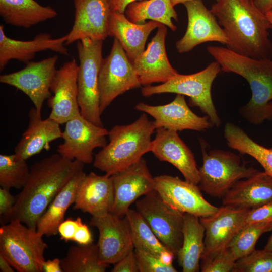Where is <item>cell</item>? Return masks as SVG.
Returning <instances> with one entry per match:
<instances>
[{
  "mask_svg": "<svg viewBox=\"0 0 272 272\" xmlns=\"http://www.w3.org/2000/svg\"><path fill=\"white\" fill-rule=\"evenodd\" d=\"M84 164L54 154L34 163L25 185L16 197L11 212L1 222L18 220L36 229L38 221L48 206Z\"/></svg>",
  "mask_w": 272,
  "mask_h": 272,
  "instance_id": "6da1fadb",
  "label": "cell"
},
{
  "mask_svg": "<svg viewBox=\"0 0 272 272\" xmlns=\"http://www.w3.org/2000/svg\"><path fill=\"white\" fill-rule=\"evenodd\" d=\"M211 11L227 38L226 47L257 59H272V25L253 0H217Z\"/></svg>",
  "mask_w": 272,
  "mask_h": 272,
  "instance_id": "7a4b0ae2",
  "label": "cell"
},
{
  "mask_svg": "<svg viewBox=\"0 0 272 272\" xmlns=\"http://www.w3.org/2000/svg\"><path fill=\"white\" fill-rule=\"evenodd\" d=\"M207 50L222 71L239 75L248 83L252 96L241 108L242 116L254 125L272 120V59L254 58L221 46Z\"/></svg>",
  "mask_w": 272,
  "mask_h": 272,
  "instance_id": "3957f363",
  "label": "cell"
},
{
  "mask_svg": "<svg viewBox=\"0 0 272 272\" xmlns=\"http://www.w3.org/2000/svg\"><path fill=\"white\" fill-rule=\"evenodd\" d=\"M155 130L145 113L130 124L114 126L108 132L109 143L95 154L93 166L109 176L124 170L150 152Z\"/></svg>",
  "mask_w": 272,
  "mask_h": 272,
  "instance_id": "277c9868",
  "label": "cell"
},
{
  "mask_svg": "<svg viewBox=\"0 0 272 272\" xmlns=\"http://www.w3.org/2000/svg\"><path fill=\"white\" fill-rule=\"evenodd\" d=\"M44 235L18 220L0 228V254L19 272H42L48 245Z\"/></svg>",
  "mask_w": 272,
  "mask_h": 272,
  "instance_id": "5b68a950",
  "label": "cell"
},
{
  "mask_svg": "<svg viewBox=\"0 0 272 272\" xmlns=\"http://www.w3.org/2000/svg\"><path fill=\"white\" fill-rule=\"evenodd\" d=\"M202 165L199 168L201 191L222 198L239 180L248 178L257 170L247 167L237 155L222 150L207 151V144L200 140Z\"/></svg>",
  "mask_w": 272,
  "mask_h": 272,
  "instance_id": "8992f818",
  "label": "cell"
},
{
  "mask_svg": "<svg viewBox=\"0 0 272 272\" xmlns=\"http://www.w3.org/2000/svg\"><path fill=\"white\" fill-rule=\"evenodd\" d=\"M221 71L220 64L215 61L197 73L189 75L178 73L161 84L144 87L141 92L146 97L166 93L188 96L190 106L198 107L209 117L213 125L219 126L221 120L213 101L211 88Z\"/></svg>",
  "mask_w": 272,
  "mask_h": 272,
  "instance_id": "52a82bcc",
  "label": "cell"
},
{
  "mask_svg": "<svg viewBox=\"0 0 272 272\" xmlns=\"http://www.w3.org/2000/svg\"><path fill=\"white\" fill-rule=\"evenodd\" d=\"M103 40L87 37L78 41L79 59L78 100L81 115L88 120L104 127L99 108L98 75L103 58Z\"/></svg>",
  "mask_w": 272,
  "mask_h": 272,
  "instance_id": "ba28073f",
  "label": "cell"
},
{
  "mask_svg": "<svg viewBox=\"0 0 272 272\" xmlns=\"http://www.w3.org/2000/svg\"><path fill=\"white\" fill-rule=\"evenodd\" d=\"M141 85L132 61L114 38L109 54L102 60L98 75L101 114L118 96Z\"/></svg>",
  "mask_w": 272,
  "mask_h": 272,
  "instance_id": "9c48e42d",
  "label": "cell"
},
{
  "mask_svg": "<svg viewBox=\"0 0 272 272\" xmlns=\"http://www.w3.org/2000/svg\"><path fill=\"white\" fill-rule=\"evenodd\" d=\"M137 211L175 255L182 246L184 213L166 203L155 190L136 201Z\"/></svg>",
  "mask_w": 272,
  "mask_h": 272,
  "instance_id": "30bf717a",
  "label": "cell"
},
{
  "mask_svg": "<svg viewBox=\"0 0 272 272\" xmlns=\"http://www.w3.org/2000/svg\"><path fill=\"white\" fill-rule=\"evenodd\" d=\"M108 132L105 127L94 124L80 113L65 123L62 138L64 141L58 146L57 152L68 159L84 164H90L94 160V149L107 144L106 137Z\"/></svg>",
  "mask_w": 272,
  "mask_h": 272,
  "instance_id": "8fae6325",
  "label": "cell"
},
{
  "mask_svg": "<svg viewBox=\"0 0 272 272\" xmlns=\"http://www.w3.org/2000/svg\"><path fill=\"white\" fill-rule=\"evenodd\" d=\"M57 55L39 61H30L22 70L2 75L0 82L14 87L24 93L41 113L43 103L51 96L50 87L57 71Z\"/></svg>",
  "mask_w": 272,
  "mask_h": 272,
  "instance_id": "7c38bea8",
  "label": "cell"
},
{
  "mask_svg": "<svg viewBox=\"0 0 272 272\" xmlns=\"http://www.w3.org/2000/svg\"><path fill=\"white\" fill-rule=\"evenodd\" d=\"M89 224L98 230L97 244L102 263L114 264L133 250L129 226L125 216L110 212L92 216Z\"/></svg>",
  "mask_w": 272,
  "mask_h": 272,
  "instance_id": "4fadbf2b",
  "label": "cell"
},
{
  "mask_svg": "<svg viewBox=\"0 0 272 272\" xmlns=\"http://www.w3.org/2000/svg\"><path fill=\"white\" fill-rule=\"evenodd\" d=\"M154 179L155 190L166 203L180 212L200 218L211 215L218 209L204 198L198 185L167 175Z\"/></svg>",
  "mask_w": 272,
  "mask_h": 272,
  "instance_id": "5bb4252c",
  "label": "cell"
},
{
  "mask_svg": "<svg viewBox=\"0 0 272 272\" xmlns=\"http://www.w3.org/2000/svg\"><path fill=\"white\" fill-rule=\"evenodd\" d=\"M187 14L188 24L184 36L176 43L180 53L188 52L197 45L209 42L226 45V35L216 17L202 0L183 4Z\"/></svg>",
  "mask_w": 272,
  "mask_h": 272,
  "instance_id": "9a60e30c",
  "label": "cell"
},
{
  "mask_svg": "<svg viewBox=\"0 0 272 272\" xmlns=\"http://www.w3.org/2000/svg\"><path fill=\"white\" fill-rule=\"evenodd\" d=\"M135 109L152 116L156 129L202 131L213 125L207 116H200L194 113L187 104L185 96L181 94H177L172 102L165 105L154 106L140 102Z\"/></svg>",
  "mask_w": 272,
  "mask_h": 272,
  "instance_id": "2e32d148",
  "label": "cell"
},
{
  "mask_svg": "<svg viewBox=\"0 0 272 272\" xmlns=\"http://www.w3.org/2000/svg\"><path fill=\"white\" fill-rule=\"evenodd\" d=\"M114 200L111 213L125 216L139 198L155 190V179L142 158L124 170L112 175Z\"/></svg>",
  "mask_w": 272,
  "mask_h": 272,
  "instance_id": "e0dca14e",
  "label": "cell"
},
{
  "mask_svg": "<svg viewBox=\"0 0 272 272\" xmlns=\"http://www.w3.org/2000/svg\"><path fill=\"white\" fill-rule=\"evenodd\" d=\"M79 69L74 59L57 70L50 87L53 93L48 99L51 108L49 117L59 124H65L80 113L78 103L77 78Z\"/></svg>",
  "mask_w": 272,
  "mask_h": 272,
  "instance_id": "ac0fdd59",
  "label": "cell"
},
{
  "mask_svg": "<svg viewBox=\"0 0 272 272\" xmlns=\"http://www.w3.org/2000/svg\"><path fill=\"white\" fill-rule=\"evenodd\" d=\"M73 3L74 24L66 34L65 44L87 37L103 41L108 36L112 11L107 0H73Z\"/></svg>",
  "mask_w": 272,
  "mask_h": 272,
  "instance_id": "d6986e66",
  "label": "cell"
},
{
  "mask_svg": "<svg viewBox=\"0 0 272 272\" xmlns=\"http://www.w3.org/2000/svg\"><path fill=\"white\" fill-rule=\"evenodd\" d=\"M150 152L160 161L169 162L175 166L186 181L198 185L199 168L194 156L177 131L164 128L156 129Z\"/></svg>",
  "mask_w": 272,
  "mask_h": 272,
  "instance_id": "ffe728a7",
  "label": "cell"
},
{
  "mask_svg": "<svg viewBox=\"0 0 272 272\" xmlns=\"http://www.w3.org/2000/svg\"><path fill=\"white\" fill-rule=\"evenodd\" d=\"M156 35L144 50L132 63L142 85L165 83L178 74L170 63L165 48L167 33L165 25L158 28Z\"/></svg>",
  "mask_w": 272,
  "mask_h": 272,
  "instance_id": "44dd1931",
  "label": "cell"
},
{
  "mask_svg": "<svg viewBox=\"0 0 272 272\" xmlns=\"http://www.w3.org/2000/svg\"><path fill=\"white\" fill-rule=\"evenodd\" d=\"M249 210L223 205L215 213L200 217L205 229L203 252H212L228 247L245 225Z\"/></svg>",
  "mask_w": 272,
  "mask_h": 272,
  "instance_id": "7402d4cb",
  "label": "cell"
},
{
  "mask_svg": "<svg viewBox=\"0 0 272 272\" xmlns=\"http://www.w3.org/2000/svg\"><path fill=\"white\" fill-rule=\"evenodd\" d=\"M66 35L58 38H52L48 33H40L32 40L22 41L8 37L0 25V71L8 63L15 59L26 64L33 59L36 54L47 50L69 55L68 49L64 46Z\"/></svg>",
  "mask_w": 272,
  "mask_h": 272,
  "instance_id": "603a6c76",
  "label": "cell"
},
{
  "mask_svg": "<svg viewBox=\"0 0 272 272\" xmlns=\"http://www.w3.org/2000/svg\"><path fill=\"white\" fill-rule=\"evenodd\" d=\"M114 200L112 176L85 174L78 187L73 208L100 216L111 212Z\"/></svg>",
  "mask_w": 272,
  "mask_h": 272,
  "instance_id": "cb8c5ba5",
  "label": "cell"
},
{
  "mask_svg": "<svg viewBox=\"0 0 272 272\" xmlns=\"http://www.w3.org/2000/svg\"><path fill=\"white\" fill-rule=\"evenodd\" d=\"M222 205L250 210L272 201V177L257 170L241 179L222 197Z\"/></svg>",
  "mask_w": 272,
  "mask_h": 272,
  "instance_id": "d4e9b609",
  "label": "cell"
},
{
  "mask_svg": "<svg viewBox=\"0 0 272 272\" xmlns=\"http://www.w3.org/2000/svg\"><path fill=\"white\" fill-rule=\"evenodd\" d=\"M29 124L14 148V153L27 160L43 149H49V143L62 138L60 124L50 117L42 119L35 107L29 113Z\"/></svg>",
  "mask_w": 272,
  "mask_h": 272,
  "instance_id": "484cf974",
  "label": "cell"
},
{
  "mask_svg": "<svg viewBox=\"0 0 272 272\" xmlns=\"http://www.w3.org/2000/svg\"><path fill=\"white\" fill-rule=\"evenodd\" d=\"M162 24L150 21L143 24L130 21L124 13L112 12L108 27V36L117 39L129 59L133 61L145 50L151 32Z\"/></svg>",
  "mask_w": 272,
  "mask_h": 272,
  "instance_id": "4316f807",
  "label": "cell"
},
{
  "mask_svg": "<svg viewBox=\"0 0 272 272\" xmlns=\"http://www.w3.org/2000/svg\"><path fill=\"white\" fill-rule=\"evenodd\" d=\"M57 15L51 6H42L35 0H0V15L13 26L29 28Z\"/></svg>",
  "mask_w": 272,
  "mask_h": 272,
  "instance_id": "83f0119b",
  "label": "cell"
},
{
  "mask_svg": "<svg viewBox=\"0 0 272 272\" xmlns=\"http://www.w3.org/2000/svg\"><path fill=\"white\" fill-rule=\"evenodd\" d=\"M183 241L176 256L183 272H197L204 251L205 229L199 217L184 213Z\"/></svg>",
  "mask_w": 272,
  "mask_h": 272,
  "instance_id": "f1b7e54d",
  "label": "cell"
},
{
  "mask_svg": "<svg viewBox=\"0 0 272 272\" xmlns=\"http://www.w3.org/2000/svg\"><path fill=\"white\" fill-rule=\"evenodd\" d=\"M83 170L77 173L56 195L39 219L36 229L49 237L58 234L69 207L75 202L79 185L85 175Z\"/></svg>",
  "mask_w": 272,
  "mask_h": 272,
  "instance_id": "f546056e",
  "label": "cell"
},
{
  "mask_svg": "<svg viewBox=\"0 0 272 272\" xmlns=\"http://www.w3.org/2000/svg\"><path fill=\"white\" fill-rule=\"evenodd\" d=\"M125 217L135 249L149 252L165 264H173L175 254L160 241L141 215L137 210L129 209Z\"/></svg>",
  "mask_w": 272,
  "mask_h": 272,
  "instance_id": "4dcf8cb0",
  "label": "cell"
},
{
  "mask_svg": "<svg viewBox=\"0 0 272 272\" xmlns=\"http://www.w3.org/2000/svg\"><path fill=\"white\" fill-rule=\"evenodd\" d=\"M125 15L131 22L143 24L146 20L159 22L175 31L172 19L178 21V15L171 0H142L130 4Z\"/></svg>",
  "mask_w": 272,
  "mask_h": 272,
  "instance_id": "1f68e13d",
  "label": "cell"
},
{
  "mask_svg": "<svg viewBox=\"0 0 272 272\" xmlns=\"http://www.w3.org/2000/svg\"><path fill=\"white\" fill-rule=\"evenodd\" d=\"M224 137L229 147L241 154L253 157L263 167L264 172L272 177V147L259 145L242 128L231 122L225 125Z\"/></svg>",
  "mask_w": 272,
  "mask_h": 272,
  "instance_id": "d6a6232c",
  "label": "cell"
},
{
  "mask_svg": "<svg viewBox=\"0 0 272 272\" xmlns=\"http://www.w3.org/2000/svg\"><path fill=\"white\" fill-rule=\"evenodd\" d=\"M60 261L63 272H104L109 265L101 262L93 243L72 246Z\"/></svg>",
  "mask_w": 272,
  "mask_h": 272,
  "instance_id": "836d02e7",
  "label": "cell"
},
{
  "mask_svg": "<svg viewBox=\"0 0 272 272\" xmlns=\"http://www.w3.org/2000/svg\"><path fill=\"white\" fill-rule=\"evenodd\" d=\"M27 160L12 155H0V186L10 190L11 188L22 189L30 175Z\"/></svg>",
  "mask_w": 272,
  "mask_h": 272,
  "instance_id": "e575fe53",
  "label": "cell"
},
{
  "mask_svg": "<svg viewBox=\"0 0 272 272\" xmlns=\"http://www.w3.org/2000/svg\"><path fill=\"white\" fill-rule=\"evenodd\" d=\"M271 230L272 222L245 224L232 239L228 247L237 260L253 251L259 237Z\"/></svg>",
  "mask_w": 272,
  "mask_h": 272,
  "instance_id": "d590c367",
  "label": "cell"
},
{
  "mask_svg": "<svg viewBox=\"0 0 272 272\" xmlns=\"http://www.w3.org/2000/svg\"><path fill=\"white\" fill-rule=\"evenodd\" d=\"M236 261L229 247L212 252H203L200 258V269L202 272H232Z\"/></svg>",
  "mask_w": 272,
  "mask_h": 272,
  "instance_id": "8d00e7d4",
  "label": "cell"
},
{
  "mask_svg": "<svg viewBox=\"0 0 272 272\" xmlns=\"http://www.w3.org/2000/svg\"><path fill=\"white\" fill-rule=\"evenodd\" d=\"M232 272H272V251L255 249L237 260Z\"/></svg>",
  "mask_w": 272,
  "mask_h": 272,
  "instance_id": "74e56055",
  "label": "cell"
},
{
  "mask_svg": "<svg viewBox=\"0 0 272 272\" xmlns=\"http://www.w3.org/2000/svg\"><path fill=\"white\" fill-rule=\"evenodd\" d=\"M134 254L140 272H176L173 264L163 263L160 259L143 250L135 249Z\"/></svg>",
  "mask_w": 272,
  "mask_h": 272,
  "instance_id": "f35d334b",
  "label": "cell"
},
{
  "mask_svg": "<svg viewBox=\"0 0 272 272\" xmlns=\"http://www.w3.org/2000/svg\"><path fill=\"white\" fill-rule=\"evenodd\" d=\"M272 222V201L248 211L245 224L257 222Z\"/></svg>",
  "mask_w": 272,
  "mask_h": 272,
  "instance_id": "ab89813d",
  "label": "cell"
},
{
  "mask_svg": "<svg viewBox=\"0 0 272 272\" xmlns=\"http://www.w3.org/2000/svg\"><path fill=\"white\" fill-rule=\"evenodd\" d=\"M112 272H138L139 271L136 257L133 250L114 264Z\"/></svg>",
  "mask_w": 272,
  "mask_h": 272,
  "instance_id": "60d3db41",
  "label": "cell"
},
{
  "mask_svg": "<svg viewBox=\"0 0 272 272\" xmlns=\"http://www.w3.org/2000/svg\"><path fill=\"white\" fill-rule=\"evenodd\" d=\"M80 218V217H78L73 220L72 218H69L60 223L58 228V233L61 240L66 242L73 241Z\"/></svg>",
  "mask_w": 272,
  "mask_h": 272,
  "instance_id": "b9f144b4",
  "label": "cell"
},
{
  "mask_svg": "<svg viewBox=\"0 0 272 272\" xmlns=\"http://www.w3.org/2000/svg\"><path fill=\"white\" fill-rule=\"evenodd\" d=\"M73 241L80 245H88L93 242L92 234L88 226L83 223L81 218L79 220Z\"/></svg>",
  "mask_w": 272,
  "mask_h": 272,
  "instance_id": "7bdbcfd3",
  "label": "cell"
},
{
  "mask_svg": "<svg viewBox=\"0 0 272 272\" xmlns=\"http://www.w3.org/2000/svg\"><path fill=\"white\" fill-rule=\"evenodd\" d=\"M16 202V197L10 192V190L0 189V215L1 218L8 215L13 209Z\"/></svg>",
  "mask_w": 272,
  "mask_h": 272,
  "instance_id": "ee69618b",
  "label": "cell"
},
{
  "mask_svg": "<svg viewBox=\"0 0 272 272\" xmlns=\"http://www.w3.org/2000/svg\"><path fill=\"white\" fill-rule=\"evenodd\" d=\"M112 12L124 13L126 7L131 3L142 0H107Z\"/></svg>",
  "mask_w": 272,
  "mask_h": 272,
  "instance_id": "f6af8a7d",
  "label": "cell"
},
{
  "mask_svg": "<svg viewBox=\"0 0 272 272\" xmlns=\"http://www.w3.org/2000/svg\"><path fill=\"white\" fill-rule=\"evenodd\" d=\"M43 269L45 272H63L60 259L57 258L45 260Z\"/></svg>",
  "mask_w": 272,
  "mask_h": 272,
  "instance_id": "bcb514c9",
  "label": "cell"
},
{
  "mask_svg": "<svg viewBox=\"0 0 272 272\" xmlns=\"http://www.w3.org/2000/svg\"><path fill=\"white\" fill-rule=\"evenodd\" d=\"M253 2L257 8L264 14L272 10V0H253Z\"/></svg>",
  "mask_w": 272,
  "mask_h": 272,
  "instance_id": "7dc6e473",
  "label": "cell"
},
{
  "mask_svg": "<svg viewBox=\"0 0 272 272\" xmlns=\"http://www.w3.org/2000/svg\"><path fill=\"white\" fill-rule=\"evenodd\" d=\"M15 269L10 262L1 254H0V270L2 272H14Z\"/></svg>",
  "mask_w": 272,
  "mask_h": 272,
  "instance_id": "c3c4849f",
  "label": "cell"
},
{
  "mask_svg": "<svg viewBox=\"0 0 272 272\" xmlns=\"http://www.w3.org/2000/svg\"><path fill=\"white\" fill-rule=\"evenodd\" d=\"M264 249L272 251V235L269 238Z\"/></svg>",
  "mask_w": 272,
  "mask_h": 272,
  "instance_id": "681fc988",
  "label": "cell"
},
{
  "mask_svg": "<svg viewBox=\"0 0 272 272\" xmlns=\"http://www.w3.org/2000/svg\"><path fill=\"white\" fill-rule=\"evenodd\" d=\"M172 5L174 7L175 6L180 4H184L186 2L193 1V0H171ZM216 1L217 0H215Z\"/></svg>",
  "mask_w": 272,
  "mask_h": 272,
  "instance_id": "f907efd6",
  "label": "cell"
},
{
  "mask_svg": "<svg viewBox=\"0 0 272 272\" xmlns=\"http://www.w3.org/2000/svg\"><path fill=\"white\" fill-rule=\"evenodd\" d=\"M265 15H266L267 19H268V20L270 22L271 24L272 25V10H270V11L267 12L265 14Z\"/></svg>",
  "mask_w": 272,
  "mask_h": 272,
  "instance_id": "816d5d0a",
  "label": "cell"
},
{
  "mask_svg": "<svg viewBox=\"0 0 272 272\" xmlns=\"http://www.w3.org/2000/svg\"><path fill=\"white\" fill-rule=\"evenodd\" d=\"M250 1H253V0H250Z\"/></svg>",
  "mask_w": 272,
  "mask_h": 272,
  "instance_id": "f5cc1de1",
  "label": "cell"
}]
</instances>
